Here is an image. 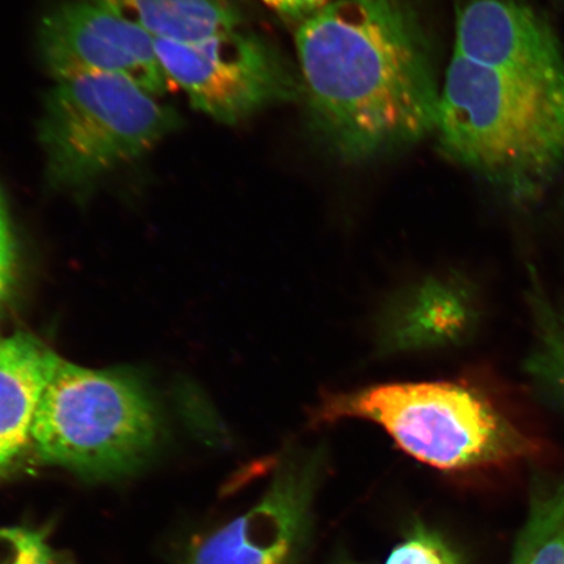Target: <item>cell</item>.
<instances>
[{
    "label": "cell",
    "instance_id": "obj_10",
    "mask_svg": "<svg viewBox=\"0 0 564 564\" xmlns=\"http://www.w3.org/2000/svg\"><path fill=\"white\" fill-rule=\"evenodd\" d=\"M479 65L564 80V48L531 0H456L455 51Z\"/></svg>",
    "mask_w": 564,
    "mask_h": 564
},
{
    "label": "cell",
    "instance_id": "obj_7",
    "mask_svg": "<svg viewBox=\"0 0 564 564\" xmlns=\"http://www.w3.org/2000/svg\"><path fill=\"white\" fill-rule=\"evenodd\" d=\"M327 453L323 443L282 449L257 502L197 540L186 564H307Z\"/></svg>",
    "mask_w": 564,
    "mask_h": 564
},
{
    "label": "cell",
    "instance_id": "obj_13",
    "mask_svg": "<svg viewBox=\"0 0 564 564\" xmlns=\"http://www.w3.org/2000/svg\"><path fill=\"white\" fill-rule=\"evenodd\" d=\"M511 564H564V471L534 479Z\"/></svg>",
    "mask_w": 564,
    "mask_h": 564
},
{
    "label": "cell",
    "instance_id": "obj_12",
    "mask_svg": "<svg viewBox=\"0 0 564 564\" xmlns=\"http://www.w3.org/2000/svg\"><path fill=\"white\" fill-rule=\"evenodd\" d=\"M153 39L192 44L247 26L231 0H90Z\"/></svg>",
    "mask_w": 564,
    "mask_h": 564
},
{
    "label": "cell",
    "instance_id": "obj_19",
    "mask_svg": "<svg viewBox=\"0 0 564 564\" xmlns=\"http://www.w3.org/2000/svg\"><path fill=\"white\" fill-rule=\"evenodd\" d=\"M329 564H364V563H358L356 561H351V560H347V558H340V560H336Z\"/></svg>",
    "mask_w": 564,
    "mask_h": 564
},
{
    "label": "cell",
    "instance_id": "obj_3",
    "mask_svg": "<svg viewBox=\"0 0 564 564\" xmlns=\"http://www.w3.org/2000/svg\"><path fill=\"white\" fill-rule=\"evenodd\" d=\"M310 420L313 426L371 422L408 456L444 474L503 468L541 453L540 442L474 378L326 393Z\"/></svg>",
    "mask_w": 564,
    "mask_h": 564
},
{
    "label": "cell",
    "instance_id": "obj_1",
    "mask_svg": "<svg viewBox=\"0 0 564 564\" xmlns=\"http://www.w3.org/2000/svg\"><path fill=\"white\" fill-rule=\"evenodd\" d=\"M295 48L310 124L338 160L433 135L442 84L415 0H330L299 25Z\"/></svg>",
    "mask_w": 564,
    "mask_h": 564
},
{
    "label": "cell",
    "instance_id": "obj_14",
    "mask_svg": "<svg viewBox=\"0 0 564 564\" xmlns=\"http://www.w3.org/2000/svg\"><path fill=\"white\" fill-rule=\"evenodd\" d=\"M527 297L535 336L525 371L546 398L564 409V310L550 300L533 271Z\"/></svg>",
    "mask_w": 564,
    "mask_h": 564
},
{
    "label": "cell",
    "instance_id": "obj_17",
    "mask_svg": "<svg viewBox=\"0 0 564 564\" xmlns=\"http://www.w3.org/2000/svg\"><path fill=\"white\" fill-rule=\"evenodd\" d=\"M15 267V242H13L9 208L0 187V305L10 293Z\"/></svg>",
    "mask_w": 564,
    "mask_h": 564
},
{
    "label": "cell",
    "instance_id": "obj_9",
    "mask_svg": "<svg viewBox=\"0 0 564 564\" xmlns=\"http://www.w3.org/2000/svg\"><path fill=\"white\" fill-rule=\"evenodd\" d=\"M479 322L474 286L460 274L433 271L401 282L380 301L372 348L383 358L429 356L460 347Z\"/></svg>",
    "mask_w": 564,
    "mask_h": 564
},
{
    "label": "cell",
    "instance_id": "obj_18",
    "mask_svg": "<svg viewBox=\"0 0 564 564\" xmlns=\"http://www.w3.org/2000/svg\"><path fill=\"white\" fill-rule=\"evenodd\" d=\"M286 21L301 25L319 12L330 0H258Z\"/></svg>",
    "mask_w": 564,
    "mask_h": 564
},
{
    "label": "cell",
    "instance_id": "obj_5",
    "mask_svg": "<svg viewBox=\"0 0 564 564\" xmlns=\"http://www.w3.org/2000/svg\"><path fill=\"white\" fill-rule=\"evenodd\" d=\"M158 421L137 380L56 356L32 427L42 460L95 478L137 469L154 447Z\"/></svg>",
    "mask_w": 564,
    "mask_h": 564
},
{
    "label": "cell",
    "instance_id": "obj_15",
    "mask_svg": "<svg viewBox=\"0 0 564 564\" xmlns=\"http://www.w3.org/2000/svg\"><path fill=\"white\" fill-rule=\"evenodd\" d=\"M0 564H73L47 541L44 529L0 528Z\"/></svg>",
    "mask_w": 564,
    "mask_h": 564
},
{
    "label": "cell",
    "instance_id": "obj_11",
    "mask_svg": "<svg viewBox=\"0 0 564 564\" xmlns=\"http://www.w3.org/2000/svg\"><path fill=\"white\" fill-rule=\"evenodd\" d=\"M55 358L31 335L0 343V477L32 442L35 412Z\"/></svg>",
    "mask_w": 564,
    "mask_h": 564
},
{
    "label": "cell",
    "instance_id": "obj_8",
    "mask_svg": "<svg viewBox=\"0 0 564 564\" xmlns=\"http://www.w3.org/2000/svg\"><path fill=\"white\" fill-rule=\"evenodd\" d=\"M37 46L53 79L116 75L154 96L171 90L156 39L90 0H69L42 18Z\"/></svg>",
    "mask_w": 564,
    "mask_h": 564
},
{
    "label": "cell",
    "instance_id": "obj_2",
    "mask_svg": "<svg viewBox=\"0 0 564 564\" xmlns=\"http://www.w3.org/2000/svg\"><path fill=\"white\" fill-rule=\"evenodd\" d=\"M434 135L444 156L512 207H531L564 172V80L454 54L442 82Z\"/></svg>",
    "mask_w": 564,
    "mask_h": 564
},
{
    "label": "cell",
    "instance_id": "obj_6",
    "mask_svg": "<svg viewBox=\"0 0 564 564\" xmlns=\"http://www.w3.org/2000/svg\"><path fill=\"white\" fill-rule=\"evenodd\" d=\"M156 47L172 87L223 124L242 123L301 98L299 69L249 26L192 44L156 40Z\"/></svg>",
    "mask_w": 564,
    "mask_h": 564
},
{
    "label": "cell",
    "instance_id": "obj_4",
    "mask_svg": "<svg viewBox=\"0 0 564 564\" xmlns=\"http://www.w3.org/2000/svg\"><path fill=\"white\" fill-rule=\"evenodd\" d=\"M158 98L122 76L56 80L39 124L51 185L84 188L150 153L180 126Z\"/></svg>",
    "mask_w": 564,
    "mask_h": 564
},
{
    "label": "cell",
    "instance_id": "obj_16",
    "mask_svg": "<svg viewBox=\"0 0 564 564\" xmlns=\"http://www.w3.org/2000/svg\"><path fill=\"white\" fill-rule=\"evenodd\" d=\"M386 564H464L463 556L440 532L414 524Z\"/></svg>",
    "mask_w": 564,
    "mask_h": 564
}]
</instances>
